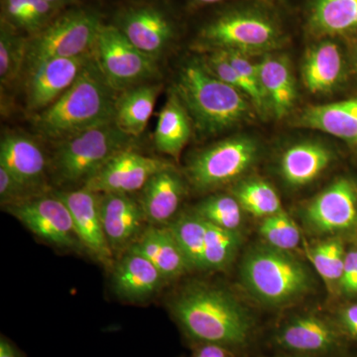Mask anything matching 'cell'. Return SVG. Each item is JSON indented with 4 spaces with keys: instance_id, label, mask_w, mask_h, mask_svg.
<instances>
[{
    "instance_id": "cell-35",
    "label": "cell",
    "mask_w": 357,
    "mask_h": 357,
    "mask_svg": "<svg viewBox=\"0 0 357 357\" xmlns=\"http://www.w3.org/2000/svg\"><path fill=\"white\" fill-rule=\"evenodd\" d=\"M260 234L272 248L289 251L297 248L301 241L300 230L285 211L264 218Z\"/></svg>"
},
{
    "instance_id": "cell-1",
    "label": "cell",
    "mask_w": 357,
    "mask_h": 357,
    "mask_svg": "<svg viewBox=\"0 0 357 357\" xmlns=\"http://www.w3.org/2000/svg\"><path fill=\"white\" fill-rule=\"evenodd\" d=\"M114 93L91 57L70 88L40 112L35 126L46 137L62 141L114 123Z\"/></svg>"
},
{
    "instance_id": "cell-21",
    "label": "cell",
    "mask_w": 357,
    "mask_h": 357,
    "mask_svg": "<svg viewBox=\"0 0 357 357\" xmlns=\"http://www.w3.org/2000/svg\"><path fill=\"white\" fill-rule=\"evenodd\" d=\"M128 250L135 251L147 258L166 280L176 278L191 269L168 227L151 225Z\"/></svg>"
},
{
    "instance_id": "cell-8",
    "label": "cell",
    "mask_w": 357,
    "mask_h": 357,
    "mask_svg": "<svg viewBox=\"0 0 357 357\" xmlns=\"http://www.w3.org/2000/svg\"><path fill=\"white\" fill-rule=\"evenodd\" d=\"M91 57L115 91L134 88L158 70L154 57L136 48L119 27L112 25L100 27Z\"/></svg>"
},
{
    "instance_id": "cell-10",
    "label": "cell",
    "mask_w": 357,
    "mask_h": 357,
    "mask_svg": "<svg viewBox=\"0 0 357 357\" xmlns=\"http://www.w3.org/2000/svg\"><path fill=\"white\" fill-rule=\"evenodd\" d=\"M6 208L45 243L63 249L84 248L70 210L58 196L28 198Z\"/></svg>"
},
{
    "instance_id": "cell-9",
    "label": "cell",
    "mask_w": 357,
    "mask_h": 357,
    "mask_svg": "<svg viewBox=\"0 0 357 357\" xmlns=\"http://www.w3.org/2000/svg\"><path fill=\"white\" fill-rule=\"evenodd\" d=\"M256 156L255 141L243 136L229 138L199 152L188 167V174L198 191H211L243 175Z\"/></svg>"
},
{
    "instance_id": "cell-13",
    "label": "cell",
    "mask_w": 357,
    "mask_h": 357,
    "mask_svg": "<svg viewBox=\"0 0 357 357\" xmlns=\"http://www.w3.org/2000/svg\"><path fill=\"white\" fill-rule=\"evenodd\" d=\"M307 222L321 234L344 231L357 225V192L347 178H340L307 206Z\"/></svg>"
},
{
    "instance_id": "cell-19",
    "label": "cell",
    "mask_w": 357,
    "mask_h": 357,
    "mask_svg": "<svg viewBox=\"0 0 357 357\" xmlns=\"http://www.w3.org/2000/svg\"><path fill=\"white\" fill-rule=\"evenodd\" d=\"M0 166L30 191L43 181L46 158L41 148L30 138L9 134L0 143Z\"/></svg>"
},
{
    "instance_id": "cell-41",
    "label": "cell",
    "mask_w": 357,
    "mask_h": 357,
    "mask_svg": "<svg viewBox=\"0 0 357 357\" xmlns=\"http://www.w3.org/2000/svg\"><path fill=\"white\" fill-rule=\"evenodd\" d=\"M340 321L344 332L357 340V304L344 307L340 312Z\"/></svg>"
},
{
    "instance_id": "cell-40",
    "label": "cell",
    "mask_w": 357,
    "mask_h": 357,
    "mask_svg": "<svg viewBox=\"0 0 357 357\" xmlns=\"http://www.w3.org/2000/svg\"><path fill=\"white\" fill-rule=\"evenodd\" d=\"M4 21L24 28L27 24V0H3Z\"/></svg>"
},
{
    "instance_id": "cell-37",
    "label": "cell",
    "mask_w": 357,
    "mask_h": 357,
    "mask_svg": "<svg viewBox=\"0 0 357 357\" xmlns=\"http://www.w3.org/2000/svg\"><path fill=\"white\" fill-rule=\"evenodd\" d=\"M29 190L11 175L4 167L0 166V201L8 206L26 199Z\"/></svg>"
},
{
    "instance_id": "cell-26",
    "label": "cell",
    "mask_w": 357,
    "mask_h": 357,
    "mask_svg": "<svg viewBox=\"0 0 357 357\" xmlns=\"http://www.w3.org/2000/svg\"><path fill=\"white\" fill-rule=\"evenodd\" d=\"M299 124L342 139H357V98L307 107L300 115Z\"/></svg>"
},
{
    "instance_id": "cell-39",
    "label": "cell",
    "mask_w": 357,
    "mask_h": 357,
    "mask_svg": "<svg viewBox=\"0 0 357 357\" xmlns=\"http://www.w3.org/2000/svg\"><path fill=\"white\" fill-rule=\"evenodd\" d=\"M347 295H357V250L347 253L340 284Z\"/></svg>"
},
{
    "instance_id": "cell-23",
    "label": "cell",
    "mask_w": 357,
    "mask_h": 357,
    "mask_svg": "<svg viewBox=\"0 0 357 357\" xmlns=\"http://www.w3.org/2000/svg\"><path fill=\"white\" fill-rule=\"evenodd\" d=\"M159 91L156 84H139L124 91L115 102L114 126L130 137L141 135L153 114Z\"/></svg>"
},
{
    "instance_id": "cell-12",
    "label": "cell",
    "mask_w": 357,
    "mask_h": 357,
    "mask_svg": "<svg viewBox=\"0 0 357 357\" xmlns=\"http://www.w3.org/2000/svg\"><path fill=\"white\" fill-rule=\"evenodd\" d=\"M70 210L83 248L105 267L112 266V249L107 243L100 215V195L82 189L58 192Z\"/></svg>"
},
{
    "instance_id": "cell-32",
    "label": "cell",
    "mask_w": 357,
    "mask_h": 357,
    "mask_svg": "<svg viewBox=\"0 0 357 357\" xmlns=\"http://www.w3.org/2000/svg\"><path fill=\"white\" fill-rule=\"evenodd\" d=\"M27 41L13 31V26L2 20L0 32V79L2 84L17 79L25 66Z\"/></svg>"
},
{
    "instance_id": "cell-34",
    "label": "cell",
    "mask_w": 357,
    "mask_h": 357,
    "mask_svg": "<svg viewBox=\"0 0 357 357\" xmlns=\"http://www.w3.org/2000/svg\"><path fill=\"white\" fill-rule=\"evenodd\" d=\"M309 255L318 273L328 283L337 282L340 284L347 256L344 243L340 239L319 243L310 250Z\"/></svg>"
},
{
    "instance_id": "cell-20",
    "label": "cell",
    "mask_w": 357,
    "mask_h": 357,
    "mask_svg": "<svg viewBox=\"0 0 357 357\" xmlns=\"http://www.w3.org/2000/svg\"><path fill=\"white\" fill-rule=\"evenodd\" d=\"M303 82L312 93H328L344 77V61L340 47L331 38L321 40L307 51L303 65Z\"/></svg>"
},
{
    "instance_id": "cell-18",
    "label": "cell",
    "mask_w": 357,
    "mask_h": 357,
    "mask_svg": "<svg viewBox=\"0 0 357 357\" xmlns=\"http://www.w3.org/2000/svg\"><path fill=\"white\" fill-rule=\"evenodd\" d=\"M184 195V182L170 166L149 178L141 190L138 201L146 222L158 227L173 218Z\"/></svg>"
},
{
    "instance_id": "cell-22",
    "label": "cell",
    "mask_w": 357,
    "mask_h": 357,
    "mask_svg": "<svg viewBox=\"0 0 357 357\" xmlns=\"http://www.w3.org/2000/svg\"><path fill=\"white\" fill-rule=\"evenodd\" d=\"M309 31L318 38H335L357 32V0H311Z\"/></svg>"
},
{
    "instance_id": "cell-4",
    "label": "cell",
    "mask_w": 357,
    "mask_h": 357,
    "mask_svg": "<svg viewBox=\"0 0 357 357\" xmlns=\"http://www.w3.org/2000/svg\"><path fill=\"white\" fill-rule=\"evenodd\" d=\"M201 40L213 50L263 54L276 50L285 32L276 15L251 4L225 11L204 26Z\"/></svg>"
},
{
    "instance_id": "cell-24",
    "label": "cell",
    "mask_w": 357,
    "mask_h": 357,
    "mask_svg": "<svg viewBox=\"0 0 357 357\" xmlns=\"http://www.w3.org/2000/svg\"><path fill=\"white\" fill-rule=\"evenodd\" d=\"M337 340L332 326L323 319L309 316L294 319L277 335V342L285 349L312 354L330 351Z\"/></svg>"
},
{
    "instance_id": "cell-30",
    "label": "cell",
    "mask_w": 357,
    "mask_h": 357,
    "mask_svg": "<svg viewBox=\"0 0 357 357\" xmlns=\"http://www.w3.org/2000/svg\"><path fill=\"white\" fill-rule=\"evenodd\" d=\"M239 245L241 236L236 230L222 229L206 222L204 241L206 270H222L229 266L234 260Z\"/></svg>"
},
{
    "instance_id": "cell-7",
    "label": "cell",
    "mask_w": 357,
    "mask_h": 357,
    "mask_svg": "<svg viewBox=\"0 0 357 357\" xmlns=\"http://www.w3.org/2000/svg\"><path fill=\"white\" fill-rule=\"evenodd\" d=\"M102 25L96 14L86 10L70 11L47 25L27 41L25 66L30 74L52 59L91 54Z\"/></svg>"
},
{
    "instance_id": "cell-6",
    "label": "cell",
    "mask_w": 357,
    "mask_h": 357,
    "mask_svg": "<svg viewBox=\"0 0 357 357\" xmlns=\"http://www.w3.org/2000/svg\"><path fill=\"white\" fill-rule=\"evenodd\" d=\"M131 141L114 123L60 141L54 155L56 176L65 184H84L114 155L129 149Z\"/></svg>"
},
{
    "instance_id": "cell-43",
    "label": "cell",
    "mask_w": 357,
    "mask_h": 357,
    "mask_svg": "<svg viewBox=\"0 0 357 357\" xmlns=\"http://www.w3.org/2000/svg\"><path fill=\"white\" fill-rule=\"evenodd\" d=\"M0 357H24L22 352L4 335L0 337Z\"/></svg>"
},
{
    "instance_id": "cell-3",
    "label": "cell",
    "mask_w": 357,
    "mask_h": 357,
    "mask_svg": "<svg viewBox=\"0 0 357 357\" xmlns=\"http://www.w3.org/2000/svg\"><path fill=\"white\" fill-rule=\"evenodd\" d=\"M174 91L203 135L223 132L252 117L250 100L213 76L203 63L184 66Z\"/></svg>"
},
{
    "instance_id": "cell-16",
    "label": "cell",
    "mask_w": 357,
    "mask_h": 357,
    "mask_svg": "<svg viewBox=\"0 0 357 357\" xmlns=\"http://www.w3.org/2000/svg\"><path fill=\"white\" fill-rule=\"evenodd\" d=\"M117 27L136 48L154 58L168 46L174 35L172 23L153 7L129 9L122 14Z\"/></svg>"
},
{
    "instance_id": "cell-28",
    "label": "cell",
    "mask_w": 357,
    "mask_h": 357,
    "mask_svg": "<svg viewBox=\"0 0 357 357\" xmlns=\"http://www.w3.org/2000/svg\"><path fill=\"white\" fill-rule=\"evenodd\" d=\"M328 148L316 143H302L289 148L281 160V172L289 185L300 187L311 183L330 164Z\"/></svg>"
},
{
    "instance_id": "cell-14",
    "label": "cell",
    "mask_w": 357,
    "mask_h": 357,
    "mask_svg": "<svg viewBox=\"0 0 357 357\" xmlns=\"http://www.w3.org/2000/svg\"><path fill=\"white\" fill-rule=\"evenodd\" d=\"M89 55L46 61L30 74L27 103L32 110L50 107L76 82L91 60Z\"/></svg>"
},
{
    "instance_id": "cell-29",
    "label": "cell",
    "mask_w": 357,
    "mask_h": 357,
    "mask_svg": "<svg viewBox=\"0 0 357 357\" xmlns=\"http://www.w3.org/2000/svg\"><path fill=\"white\" fill-rule=\"evenodd\" d=\"M191 269L206 270L204 241L206 222L196 211L184 213L168 225Z\"/></svg>"
},
{
    "instance_id": "cell-36",
    "label": "cell",
    "mask_w": 357,
    "mask_h": 357,
    "mask_svg": "<svg viewBox=\"0 0 357 357\" xmlns=\"http://www.w3.org/2000/svg\"><path fill=\"white\" fill-rule=\"evenodd\" d=\"M222 51L243 77L246 89H248V98L252 107L260 112H264L265 110L269 109V105H268L267 98L263 91L261 82H260L257 63L255 64V63L251 62L248 57V55H244L243 53L234 51Z\"/></svg>"
},
{
    "instance_id": "cell-15",
    "label": "cell",
    "mask_w": 357,
    "mask_h": 357,
    "mask_svg": "<svg viewBox=\"0 0 357 357\" xmlns=\"http://www.w3.org/2000/svg\"><path fill=\"white\" fill-rule=\"evenodd\" d=\"M100 215L112 251L129 249L142 234L145 220L139 201L130 194L100 195Z\"/></svg>"
},
{
    "instance_id": "cell-44",
    "label": "cell",
    "mask_w": 357,
    "mask_h": 357,
    "mask_svg": "<svg viewBox=\"0 0 357 357\" xmlns=\"http://www.w3.org/2000/svg\"><path fill=\"white\" fill-rule=\"evenodd\" d=\"M197 6H210V4L220 3L225 0H192Z\"/></svg>"
},
{
    "instance_id": "cell-33",
    "label": "cell",
    "mask_w": 357,
    "mask_h": 357,
    "mask_svg": "<svg viewBox=\"0 0 357 357\" xmlns=\"http://www.w3.org/2000/svg\"><path fill=\"white\" fill-rule=\"evenodd\" d=\"M195 211L206 222L225 229L236 230L243 220L241 204L236 198L227 195L204 199Z\"/></svg>"
},
{
    "instance_id": "cell-2",
    "label": "cell",
    "mask_w": 357,
    "mask_h": 357,
    "mask_svg": "<svg viewBox=\"0 0 357 357\" xmlns=\"http://www.w3.org/2000/svg\"><path fill=\"white\" fill-rule=\"evenodd\" d=\"M172 312L185 333L202 344L237 347L248 342L251 319L229 293L208 286H192L178 295Z\"/></svg>"
},
{
    "instance_id": "cell-27",
    "label": "cell",
    "mask_w": 357,
    "mask_h": 357,
    "mask_svg": "<svg viewBox=\"0 0 357 357\" xmlns=\"http://www.w3.org/2000/svg\"><path fill=\"white\" fill-rule=\"evenodd\" d=\"M192 121L180 98L173 91L160 112L154 142L162 153L178 158L191 137Z\"/></svg>"
},
{
    "instance_id": "cell-25",
    "label": "cell",
    "mask_w": 357,
    "mask_h": 357,
    "mask_svg": "<svg viewBox=\"0 0 357 357\" xmlns=\"http://www.w3.org/2000/svg\"><path fill=\"white\" fill-rule=\"evenodd\" d=\"M260 82L269 109L278 117L287 115L295 105V81L287 60L266 56L257 63Z\"/></svg>"
},
{
    "instance_id": "cell-42",
    "label": "cell",
    "mask_w": 357,
    "mask_h": 357,
    "mask_svg": "<svg viewBox=\"0 0 357 357\" xmlns=\"http://www.w3.org/2000/svg\"><path fill=\"white\" fill-rule=\"evenodd\" d=\"M192 357H234L227 347L217 344H202Z\"/></svg>"
},
{
    "instance_id": "cell-17",
    "label": "cell",
    "mask_w": 357,
    "mask_h": 357,
    "mask_svg": "<svg viewBox=\"0 0 357 357\" xmlns=\"http://www.w3.org/2000/svg\"><path fill=\"white\" fill-rule=\"evenodd\" d=\"M165 281V277L147 258L132 250L126 251L115 265L112 274L115 294L128 302L150 299Z\"/></svg>"
},
{
    "instance_id": "cell-38",
    "label": "cell",
    "mask_w": 357,
    "mask_h": 357,
    "mask_svg": "<svg viewBox=\"0 0 357 357\" xmlns=\"http://www.w3.org/2000/svg\"><path fill=\"white\" fill-rule=\"evenodd\" d=\"M56 6L46 0H27V24L26 30L38 33L46 27Z\"/></svg>"
},
{
    "instance_id": "cell-31",
    "label": "cell",
    "mask_w": 357,
    "mask_h": 357,
    "mask_svg": "<svg viewBox=\"0 0 357 357\" xmlns=\"http://www.w3.org/2000/svg\"><path fill=\"white\" fill-rule=\"evenodd\" d=\"M234 198L241 208L255 217L267 218L282 211L276 191L263 181L250 180L239 185L234 192Z\"/></svg>"
},
{
    "instance_id": "cell-11",
    "label": "cell",
    "mask_w": 357,
    "mask_h": 357,
    "mask_svg": "<svg viewBox=\"0 0 357 357\" xmlns=\"http://www.w3.org/2000/svg\"><path fill=\"white\" fill-rule=\"evenodd\" d=\"M170 166L168 162L136 153L129 148L110 158L83 188L98 194H131L141 191L152 176Z\"/></svg>"
},
{
    "instance_id": "cell-45",
    "label": "cell",
    "mask_w": 357,
    "mask_h": 357,
    "mask_svg": "<svg viewBox=\"0 0 357 357\" xmlns=\"http://www.w3.org/2000/svg\"><path fill=\"white\" fill-rule=\"evenodd\" d=\"M46 1L50 2L53 6L58 7L64 6V4L70 3V2H73L74 0H46Z\"/></svg>"
},
{
    "instance_id": "cell-5",
    "label": "cell",
    "mask_w": 357,
    "mask_h": 357,
    "mask_svg": "<svg viewBox=\"0 0 357 357\" xmlns=\"http://www.w3.org/2000/svg\"><path fill=\"white\" fill-rule=\"evenodd\" d=\"M241 279L249 292L270 306L299 299L312 286L311 273L303 263L272 246L248 253L241 266Z\"/></svg>"
}]
</instances>
